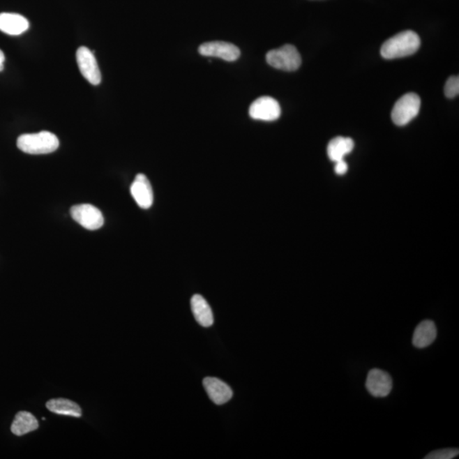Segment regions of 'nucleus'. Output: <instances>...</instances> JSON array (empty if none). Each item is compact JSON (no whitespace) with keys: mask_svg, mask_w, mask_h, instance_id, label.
I'll return each mask as SVG.
<instances>
[{"mask_svg":"<svg viewBox=\"0 0 459 459\" xmlns=\"http://www.w3.org/2000/svg\"><path fill=\"white\" fill-rule=\"evenodd\" d=\"M420 45L421 41L417 33L411 30L404 31L385 41L380 54L384 59H396L417 52Z\"/></svg>","mask_w":459,"mask_h":459,"instance_id":"1","label":"nucleus"},{"mask_svg":"<svg viewBox=\"0 0 459 459\" xmlns=\"http://www.w3.org/2000/svg\"><path fill=\"white\" fill-rule=\"evenodd\" d=\"M17 145L23 153L32 155L52 153L60 146L59 139L49 131L19 136Z\"/></svg>","mask_w":459,"mask_h":459,"instance_id":"2","label":"nucleus"},{"mask_svg":"<svg viewBox=\"0 0 459 459\" xmlns=\"http://www.w3.org/2000/svg\"><path fill=\"white\" fill-rule=\"evenodd\" d=\"M266 61L274 68L293 72L301 67V57L294 45H285L281 48L270 50L266 54Z\"/></svg>","mask_w":459,"mask_h":459,"instance_id":"3","label":"nucleus"},{"mask_svg":"<svg viewBox=\"0 0 459 459\" xmlns=\"http://www.w3.org/2000/svg\"><path fill=\"white\" fill-rule=\"evenodd\" d=\"M421 100L415 93H407L396 102L391 112L393 123L398 126H406L419 114Z\"/></svg>","mask_w":459,"mask_h":459,"instance_id":"4","label":"nucleus"},{"mask_svg":"<svg viewBox=\"0 0 459 459\" xmlns=\"http://www.w3.org/2000/svg\"><path fill=\"white\" fill-rule=\"evenodd\" d=\"M73 220L89 231H96L104 225V217L100 209L91 204H79L70 210Z\"/></svg>","mask_w":459,"mask_h":459,"instance_id":"5","label":"nucleus"},{"mask_svg":"<svg viewBox=\"0 0 459 459\" xmlns=\"http://www.w3.org/2000/svg\"><path fill=\"white\" fill-rule=\"evenodd\" d=\"M77 66L84 79L93 85H98L102 82L98 63L91 50L82 46L77 50L76 54Z\"/></svg>","mask_w":459,"mask_h":459,"instance_id":"6","label":"nucleus"},{"mask_svg":"<svg viewBox=\"0 0 459 459\" xmlns=\"http://www.w3.org/2000/svg\"><path fill=\"white\" fill-rule=\"evenodd\" d=\"M250 116L255 120L275 121L281 116V107L278 100L272 97H259L251 104Z\"/></svg>","mask_w":459,"mask_h":459,"instance_id":"7","label":"nucleus"},{"mask_svg":"<svg viewBox=\"0 0 459 459\" xmlns=\"http://www.w3.org/2000/svg\"><path fill=\"white\" fill-rule=\"evenodd\" d=\"M198 52L204 57L220 58L227 61H234L239 59L241 54L239 47L223 41L204 43L198 48Z\"/></svg>","mask_w":459,"mask_h":459,"instance_id":"8","label":"nucleus"},{"mask_svg":"<svg viewBox=\"0 0 459 459\" xmlns=\"http://www.w3.org/2000/svg\"><path fill=\"white\" fill-rule=\"evenodd\" d=\"M393 387V381L388 373L373 368L368 373L366 388L375 398H386Z\"/></svg>","mask_w":459,"mask_h":459,"instance_id":"9","label":"nucleus"},{"mask_svg":"<svg viewBox=\"0 0 459 459\" xmlns=\"http://www.w3.org/2000/svg\"><path fill=\"white\" fill-rule=\"evenodd\" d=\"M130 193L139 207L149 209L153 205V190L145 174H139L136 176L134 182L132 183Z\"/></svg>","mask_w":459,"mask_h":459,"instance_id":"10","label":"nucleus"},{"mask_svg":"<svg viewBox=\"0 0 459 459\" xmlns=\"http://www.w3.org/2000/svg\"><path fill=\"white\" fill-rule=\"evenodd\" d=\"M204 386L209 398L216 405H223L232 398V389L219 379L206 378L204 379Z\"/></svg>","mask_w":459,"mask_h":459,"instance_id":"11","label":"nucleus"},{"mask_svg":"<svg viewBox=\"0 0 459 459\" xmlns=\"http://www.w3.org/2000/svg\"><path fill=\"white\" fill-rule=\"evenodd\" d=\"M437 337V329L435 322L431 320H425L415 329L412 336V345L416 348L423 349L429 347L434 343Z\"/></svg>","mask_w":459,"mask_h":459,"instance_id":"12","label":"nucleus"},{"mask_svg":"<svg viewBox=\"0 0 459 459\" xmlns=\"http://www.w3.org/2000/svg\"><path fill=\"white\" fill-rule=\"evenodd\" d=\"M29 27V22L22 15L15 13L0 14V31L9 35H20Z\"/></svg>","mask_w":459,"mask_h":459,"instance_id":"13","label":"nucleus"},{"mask_svg":"<svg viewBox=\"0 0 459 459\" xmlns=\"http://www.w3.org/2000/svg\"><path fill=\"white\" fill-rule=\"evenodd\" d=\"M190 306L194 317L201 326L209 328L213 324V316L211 308H210L206 299L200 294H195L190 299Z\"/></svg>","mask_w":459,"mask_h":459,"instance_id":"14","label":"nucleus"},{"mask_svg":"<svg viewBox=\"0 0 459 459\" xmlns=\"http://www.w3.org/2000/svg\"><path fill=\"white\" fill-rule=\"evenodd\" d=\"M353 149L354 142L352 139L338 136L329 143L326 153H328L330 160L336 163L344 160L345 156L351 153Z\"/></svg>","mask_w":459,"mask_h":459,"instance_id":"15","label":"nucleus"},{"mask_svg":"<svg viewBox=\"0 0 459 459\" xmlns=\"http://www.w3.org/2000/svg\"><path fill=\"white\" fill-rule=\"evenodd\" d=\"M38 422L36 418L29 412H19L15 415L13 426H11V432L17 437H22L27 433L38 430Z\"/></svg>","mask_w":459,"mask_h":459,"instance_id":"16","label":"nucleus"},{"mask_svg":"<svg viewBox=\"0 0 459 459\" xmlns=\"http://www.w3.org/2000/svg\"><path fill=\"white\" fill-rule=\"evenodd\" d=\"M48 410L58 415L70 416V417L80 418L81 407L77 403L64 398L52 399L46 403Z\"/></svg>","mask_w":459,"mask_h":459,"instance_id":"17","label":"nucleus"},{"mask_svg":"<svg viewBox=\"0 0 459 459\" xmlns=\"http://www.w3.org/2000/svg\"><path fill=\"white\" fill-rule=\"evenodd\" d=\"M459 453L458 449H446L434 451L428 454L426 459H452L456 458Z\"/></svg>","mask_w":459,"mask_h":459,"instance_id":"18","label":"nucleus"},{"mask_svg":"<svg viewBox=\"0 0 459 459\" xmlns=\"http://www.w3.org/2000/svg\"><path fill=\"white\" fill-rule=\"evenodd\" d=\"M445 95L449 98H454L459 94V79L458 76L450 77L445 84Z\"/></svg>","mask_w":459,"mask_h":459,"instance_id":"19","label":"nucleus"},{"mask_svg":"<svg viewBox=\"0 0 459 459\" xmlns=\"http://www.w3.org/2000/svg\"><path fill=\"white\" fill-rule=\"evenodd\" d=\"M336 172L338 176H343L348 171V165L345 160H340L336 163Z\"/></svg>","mask_w":459,"mask_h":459,"instance_id":"20","label":"nucleus"},{"mask_svg":"<svg viewBox=\"0 0 459 459\" xmlns=\"http://www.w3.org/2000/svg\"><path fill=\"white\" fill-rule=\"evenodd\" d=\"M6 57L5 54L0 50V72L3 70V63H5Z\"/></svg>","mask_w":459,"mask_h":459,"instance_id":"21","label":"nucleus"}]
</instances>
